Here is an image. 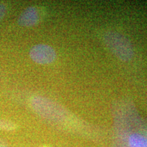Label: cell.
I'll return each mask as SVG.
<instances>
[{"label": "cell", "mask_w": 147, "mask_h": 147, "mask_svg": "<svg viewBox=\"0 0 147 147\" xmlns=\"http://www.w3.org/2000/svg\"><path fill=\"white\" fill-rule=\"evenodd\" d=\"M32 104L34 109L45 118L53 121L61 120L64 116V110L56 103L42 97H35Z\"/></svg>", "instance_id": "2"}, {"label": "cell", "mask_w": 147, "mask_h": 147, "mask_svg": "<svg viewBox=\"0 0 147 147\" xmlns=\"http://www.w3.org/2000/svg\"><path fill=\"white\" fill-rule=\"evenodd\" d=\"M6 13V8L3 3H0V21L4 17Z\"/></svg>", "instance_id": "7"}, {"label": "cell", "mask_w": 147, "mask_h": 147, "mask_svg": "<svg viewBox=\"0 0 147 147\" xmlns=\"http://www.w3.org/2000/svg\"><path fill=\"white\" fill-rule=\"evenodd\" d=\"M39 19V15L35 7H29L22 12L18 17V25L23 27H31L36 25Z\"/></svg>", "instance_id": "4"}, {"label": "cell", "mask_w": 147, "mask_h": 147, "mask_svg": "<svg viewBox=\"0 0 147 147\" xmlns=\"http://www.w3.org/2000/svg\"><path fill=\"white\" fill-rule=\"evenodd\" d=\"M16 128L13 123L4 119H0V130L3 131H12Z\"/></svg>", "instance_id": "6"}, {"label": "cell", "mask_w": 147, "mask_h": 147, "mask_svg": "<svg viewBox=\"0 0 147 147\" xmlns=\"http://www.w3.org/2000/svg\"><path fill=\"white\" fill-rule=\"evenodd\" d=\"M104 40L109 50L120 60L129 61L134 57V48L130 42L122 34L108 32L104 34Z\"/></svg>", "instance_id": "1"}, {"label": "cell", "mask_w": 147, "mask_h": 147, "mask_svg": "<svg viewBox=\"0 0 147 147\" xmlns=\"http://www.w3.org/2000/svg\"><path fill=\"white\" fill-rule=\"evenodd\" d=\"M29 56L36 63L45 65L54 61L57 57V53L51 46L40 44L34 46L31 49Z\"/></svg>", "instance_id": "3"}, {"label": "cell", "mask_w": 147, "mask_h": 147, "mask_svg": "<svg viewBox=\"0 0 147 147\" xmlns=\"http://www.w3.org/2000/svg\"><path fill=\"white\" fill-rule=\"evenodd\" d=\"M129 147H147V138L138 133H133L128 138Z\"/></svg>", "instance_id": "5"}]
</instances>
